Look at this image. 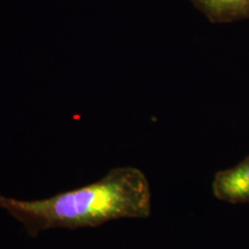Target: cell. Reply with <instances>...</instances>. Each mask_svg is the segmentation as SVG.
Returning <instances> with one entry per match:
<instances>
[{
	"label": "cell",
	"mask_w": 249,
	"mask_h": 249,
	"mask_svg": "<svg viewBox=\"0 0 249 249\" xmlns=\"http://www.w3.org/2000/svg\"><path fill=\"white\" fill-rule=\"evenodd\" d=\"M213 23H230L249 18V0H190Z\"/></svg>",
	"instance_id": "cell-3"
},
{
	"label": "cell",
	"mask_w": 249,
	"mask_h": 249,
	"mask_svg": "<svg viewBox=\"0 0 249 249\" xmlns=\"http://www.w3.org/2000/svg\"><path fill=\"white\" fill-rule=\"evenodd\" d=\"M150 184L141 170L118 167L86 187L43 199L20 200L0 195V209L23 224L31 235L51 229L96 227L151 213Z\"/></svg>",
	"instance_id": "cell-1"
},
{
	"label": "cell",
	"mask_w": 249,
	"mask_h": 249,
	"mask_svg": "<svg viewBox=\"0 0 249 249\" xmlns=\"http://www.w3.org/2000/svg\"><path fill=\"white\" fill-rule=\"evenodd\" d=\"M213 190L214 196L223 201L249 202V156L236 166L217 173Z\"/></svg>",
	"instance_id": "cell-2"
}]
</instances>
